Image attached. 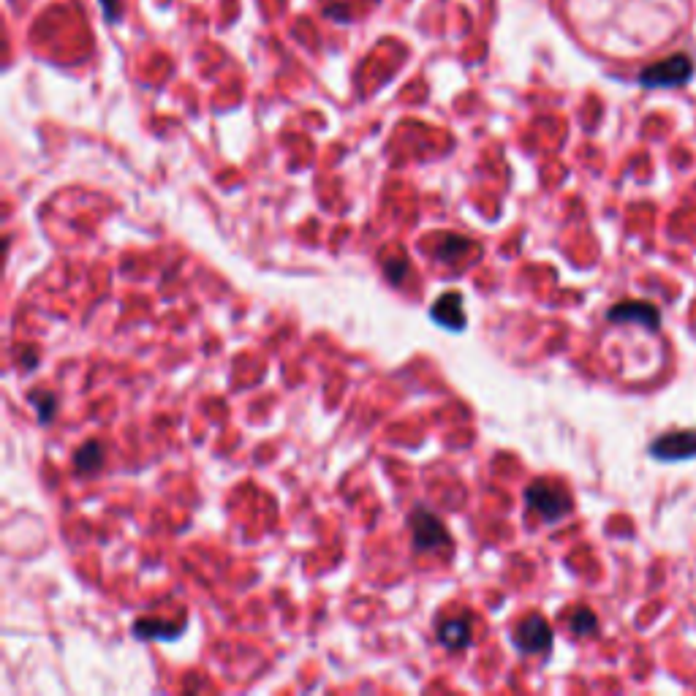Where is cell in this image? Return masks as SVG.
Returning a JSON list of instances; mask_svg holds the SVG:
<instances>
[{
  "label": "cell",
  "instance_id": "1",
  "mask_svg": "<svg viewBox=\"0 0 696 696\" xmlns=\"http://www.w3.org/2000/svg\"><path fill=\"white\" fill-rule=\"evenodd\" d=\"M525 503L547 522H558L561 517H566L571 509L569 495L563 493L558 484L550 482L531 484V487L525 490Z\"/></svg>",
  "mask_w": 696,
  "mask_h": 696
},
{
  "label": "cell",
  "instance_id": "2",
  "mask_svg": "<svg viewBox=\"0 0 696 696\" xmlns=\"http://www.w3.org/2000/svg\"><path fill=\"white\" fill-rule=\"evenodd\" d=\"M694 74V63L688 55L677 52L672 58L658 60L653 66H648L642 74H639V82L645 87H677L686 85L688 79Z\"/></svg>",
  "mask_w": 696,
  "mask_h": 696
},
{
  "label": "cell",
  "instance_id": "3",
  "mask_svg": "<svg viewBox=\"0 0 696 696\" xmlns=\"http://www.w3.org/2000/svg\"><path fill=\"white\" fill-rule=\"evenodd\" d=\"M408 522H411L414 547L419 552L438 550V547H446V544H449V531H446V525L438 520L430 509H425V506L414 509L411 517H408Z\"/></svg>",
  "mask_w": 696,
  "mask_h": 696
},
{
  "label": "cell",
  "instance_id": "4",
  "mask_svg": "<svg viewBox=\"0 0 696 696\" xmlns=\"http://www.w3.org/2000/svg\"><path fill=\"white\" fill-rule=\"evenodd\" d=\"M514 648L520 653H528V656L547 653L552 648L550 623L542 615H531V618L522 620L520 626L514 629Z\"/></svg>",
  "mask_w": 696,
  "mask_h": 696
},
{
  "label": "cell",
  "instance_id": "5",
  "mask_svg": "<svg viewBox=\"0 0 696 696\" xmlns=\"http://www.w3.org/2000/svg\"><path fill=\"white\" fill-rule=\"evenodd\" d=\"M650 455L664 460V463H677V460L696 457V430L661 435L656 444L650 446Z\"/></svg>",
  "mask_w": 696,
  "mask_h": 696
},
{
  "label": "cell",
  "instance_id": "6",
  "mask_svg": "<svg viewBox=\"0 0 696 696\" xmlns=\"http://www.w3.org/2000/svg\"><path fill=\"white\" fill-rule=\"evenodd\" d=\"M609 321H637L642 327H648L656 332L658 324H661V313H658L650 302H620L607 313Z\"/></svg>",
  "mask_w": 696,
  "mask_h": 696
},
{
  "label": "cell",
  "instance_id": "7",
  "mask_svg": "<svg viewBox=\"0 0 696 696\" xmlns=\"http://www.w3.org/2000/svg\"><path fill=\"white\" fill-rule=\"evenodd\" d=\"M433 319L446 329H463L465 327V310H463V297L449 291L444 297H438V302L433 305Z\"/></svg>",
  "mask_w": 696,
  "mask_h": 696
},
{
  "label": "cell",
  "instance_id": "8",
  "mask_svg": "<svg viewBox=\"0 0 696 696\" xmlns=\"http://www.w3.org/2000/svg\"><path fill=\"white\" fill-rule=\"evenodd\" d=\"M438 639H441V645L449 650L468 648V645H471V629H468V620L452 618V620H446V623H441Z\"/></svg>",
  "mask_w": 696,
  "mask_h": 696
},
{
  "label": "cell",
  "instance_id": "9",
  "mask_svg": "<svg viewBox=\"0 0 696 696\" xmlns=\"http://www.w3.org/2000/svg\"><path fill=\"white\" fill-rule=\"evenodd\" d=\"M104 457H107V452H104L101 441H87V444H82L77 449L74 465H77L79 474H93V471H98L104 465Z\"/></svg>",
  "mask_w": 696,
  "mask_h": 696
},
{
  "label": "cell",
  "instance_id": "10",
  "mask_svg": "<svg viewBox=\"0 0 696 696\" xmlns=\"http://www.w3.org/2000/svg\"><path fill=\"white\" fill-rule=\"evenodd\" d=\"M136 637L139 639H174L183 631V623H161V620H136Z\"/></svg>",
  "mask_w": 696,
  "mask_h": 696
},
{
  "label": "cell",
  "instance_id": "11",
  "mask_svg": "<svg viewBox=\"0 0 696 696\" xmlns=\"http://www.w3.org/2000/svg\"><path fill=\"white\" fill-rule=\"evenodd\" d=\"M468 251H471V240L457 237V234H449V237H444V240L435 245V256L444 261V264H455V261L463 259Z\"/></svg>",
  "mask_w": 696,
  "mask_h": 696
},
{
  "label": "cell",
  "instance_id": "12",
  "mask_svg": "<svg viewBox=\"0 0 696 696\" xmlns=\"http://www.w3.org/2000/svg\"><path fill=\"white\" fill-rule=\"evenodd\" d=\"M30 406L36 408V414H39V419L47 425V422H52V416H55V411H58V397L52 395V392H44V389H36V392H30L28 395Z\"/></svg>",
  "mask_w": 696,
  "mask_h": 696
},
{
  "label": "cell",
  "instance_id": "13",
  "mask_svg": "<svg viewBox=\"0 0 696 696\" xmlns=\"http://www.w3.org/2000/svg\"><path fill=\"white\" fill-rule=\"evenodd\" d=\"M596 626H599V620H596V615H593L590 609H577L569 618V629L574 631L577 637H588V634L596 631Z\"/></svg>",
  "mask_w": 696,
  "mask_h": 696
},
{
  "label": "cell",
  "instance_id": "14",
  "mask_svg": "<svg viewBox=\"0 0 696 696\" xmlns=\"http://www.w3.org/2000/svg\"><path fill=\"white\" fill-rule=\"evenodd\" d=\"M384 272L392 278V283H400L408 275V264L403 259H389L387 264H384Z\"/></svg>",
  "mask_w": 696,
  "mask_h": 696
},
{
  "label": "cell",
  "instance_id": "15",
  "mask_svg": "<svg viewBox=\"0 0 696 696\" xmlns=\"http://www.w3.org/2000/svg\"><path fill=\"white\" fill-rule=\"evenodd\" d=\"M101 9H104L109 22H117L120 20V11H123V0H101Z\"/></svg>",
  "mask_w": 696,
  "mask_h": 696
}]
</instances>
